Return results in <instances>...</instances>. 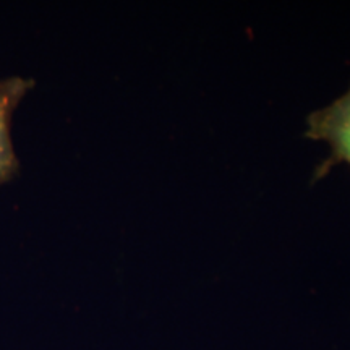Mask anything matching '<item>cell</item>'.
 I'll return each mask as SVG.
<instances>
[{
    "instance_id": "obj_2",
    "label": "cell",
    "mask_w": 350,
    "mask_h": 350,
    "mask_svg": "<svg viewBox=\"0 0 350 350\" xmlns=\"http://www.w3.org/2000/svg\"><path fill=\"white\" fill-rule=\"evenodd\" d=\"M33 81L13 77L0 81V185L12 180L18 172V157L12 142V117Z\"/></svg>"
},
{
    "instance_id": "obj_1",
    "label": "cell",
    "mask_w": 350,
    "mask_h": 350,
    "mask_svg": "<svg viewBox=\"0 0 350 350\" xmlns=\"http://www.w3.org/2000/svg\"><path fill=\"white\" fill-rule=\"evenodd\" d=\"M306 137L329 144L331 156L317 170V178L329 172L336 164L350 165V88L325 109L308 116Z\"/></svg>"
}]
</instances>
